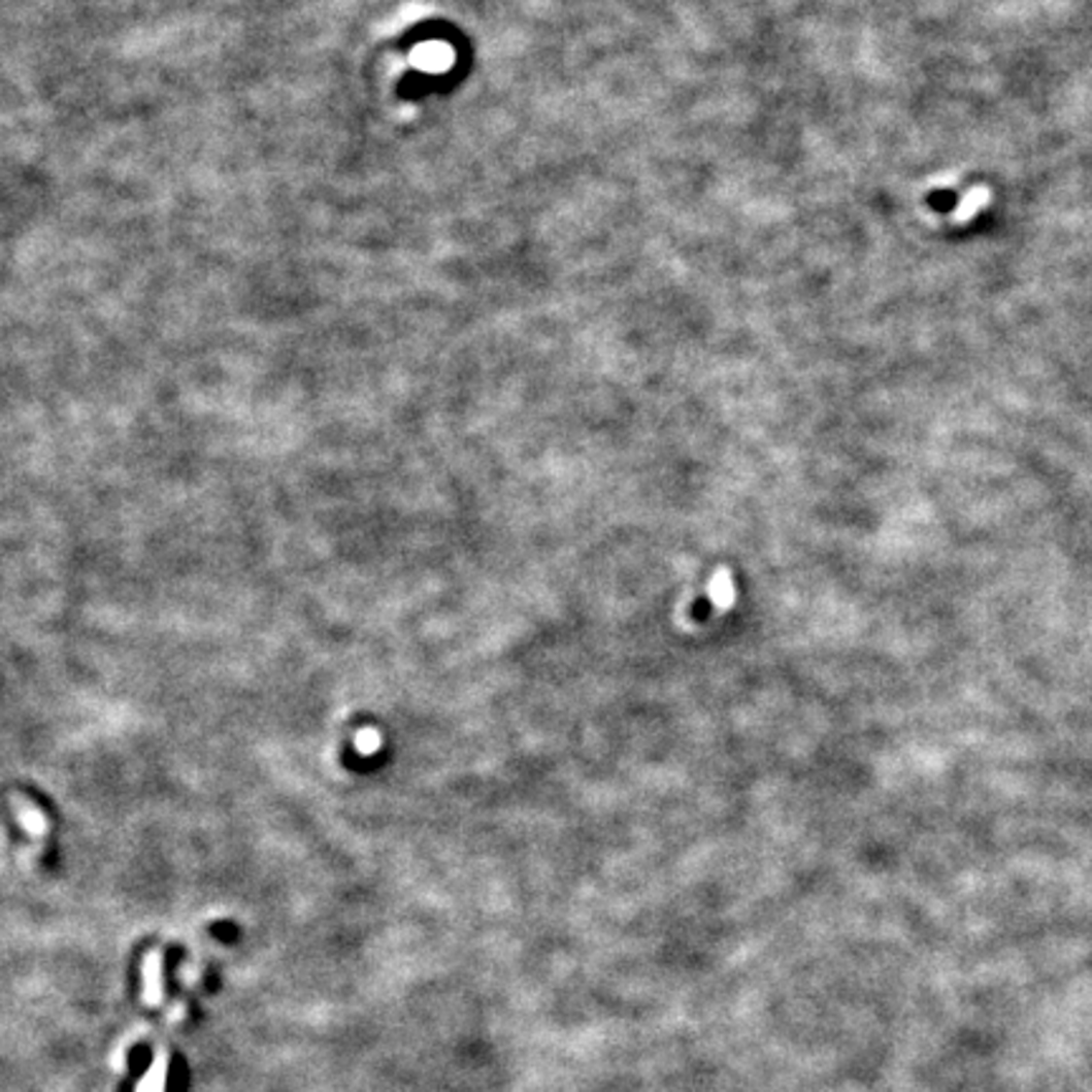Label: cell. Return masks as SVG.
Returning <instances> with one entry per match:
<instances>
[{"mask_svg":"<svg viewBox=\"0 0 1092 1092\" xmlns=\"http://www.w3.org/2000/svg\"><path fill=\"white\" fill-rule=\"evenodd\" d=\"M160 956H153V959L147 961V999L150 1001H157L160 999Z\"/></svg>","mask_w":1092,"mask_h":1092,"instance_id":"obj_4","label":"cell"},{"mask_svg":"<svg viewBox=\"0 0 1092 1092\" xmlns=\"http://www.w3.org/2000/svg\"><path fill=\"white\" fill-rule=\"evenodd\" d=\"M15 812H19V820L28 827V832L36 834V837H43V834H46V820H43L41 812H38L31 802H26V799H15Z\"/></svg>","mask_w":1092,"mask_h":1092,"instance_id":"obj_2","label":"cell"},{"mask_svg":"<svg viewBox=\"0 0 1092 1092\" xmlns=\"http://www.w3.org/2000/svg\"><path fill=\"white\" fill-rule=\"evenodd\" d=\"M991 200V193L989 188H984V185H979V188H971L968 190L966 195H963V200L959 203V208L954 210V221L956 223H966L971 221L973 216H977L979 210L984 208Z\"/></svg>","mask_w":1092,"mask_h":1092,"instance_id":"obj_1","label":"cell"},{"mask_svg":"<svg viewBox=\"0 0 1092 1092\" xmlns=\"http://www.w3.org/2000/svg\"><path fill=\"white\" fill-rule=\"evenodd\" d=\"M165 1080H167V1060L160 1057L155 1062V1067L150 1069V1074L144 1078V1083L139 1085L137 1092H165Z\"/></svg>","mask_w":1092,"mask_h":1092,"instance_id":"obj_3","label":"cell"}]
</instances>
